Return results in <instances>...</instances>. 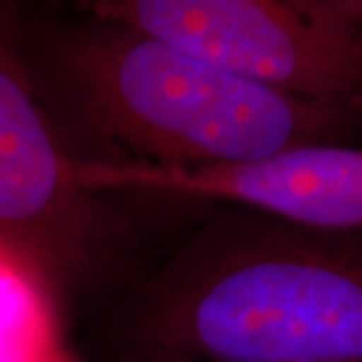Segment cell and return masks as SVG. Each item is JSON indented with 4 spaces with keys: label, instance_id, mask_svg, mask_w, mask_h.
I'll use <instances>...</instances> for the list:
<instances>
[{
    "label": "cell",
    "instance_id": "6",
    "mask_svg": "<svg viewBox=\"0 0 362 362\" xmlns=\"http://www.w3.org/2000/svg\"><path fill=\"white\" fill-rule=\"evenodd\" d=\"M59 306L33 272L0 250V362H81L66 346Z\"/></svg>",
    "mask_w": 362,
    "mask_h": 362
},
{
    "label": "cell",
    "instance_id": "1",
    "mask_svg": "<svg viewBox=\"0 0 362 362\" xmlns=\"http://www.w3.org/2000/svg\"><path fill=\"white\" fill-rule=\"evenodd\" d=\"M145 362H362V232L230 206L143 286Z\"/></svg>",
    "mask_w": 362,
    "mask_h": 362
},
{
    "label": "cell",
    "instance_id": "2",
    "mask_svg": "<svg viewBox=\"0 0 362 362\" xmlns=\"http://www.w3.org/2000/svg\"><path fill=\"white\" fill-rule=\"evenodd\" d=\"M89 16L47 40L49 81L109 163L216 168L362 145V117L238 77L137 28Z\"/></svg>",
    "mask_w": 362,
    "mask_h": 362
},
{
    "label": "cell",
    "instance_id": "5",
    "mask_svg": "<svg viewBox=\"0 0 362 362\" xmlns=\"http://www.w3.org/2000/svg\"><path fill=\"white\" fill-rule=\"evenodd\" d=\"M71 175L90 194L197 197L320 230L362 232V145L300 147L254 163L216 168H151L73 157Z\"/></svg>",
    "mask_w": 362,
    "mask_h": 362
},
{
    "label": "cell",
    "instance_id": "7",
    "mask_svg": "<svg viewBox=\"0 0 362 362\" xmlns=\"http://www.w3.org/2000/svg\"><path fill=\"white\" fill-rule=\"evenodd\" d=\"M344 11L362 26V0H340Z\"/></svg>",
    "mask_w": 362,
    "mask_h": 362
},
{
    "label": "cell",
    "instance_id": "4",
    "mask_svg": "<svg viewBox=\"0 0 362 362\" xmlns=\"http://www.w3.org/2000/svg\"><path fill=\"white\" fill-rule=\"evenodd\" d=\"M81 11L282 95L362 117V26L340 0H93Z\"/></svg>",
    "mask_w": 362,
    "mask_h": 362
},
{
    "label": "cell",
    "instance_id": "3",
    "mask_svg": "<svg viewBox=\"0 0 362 362\" xmlns=\"http://www.w3.org/2000/svg\"><path fill=\"white\" fill-rule=\"evenodd\" d=\"M63 137L25 49L23 11L0 2V250L61 300L111 278L131 223L71 175Z\"/></svg>",
    "mask_w": 362,
    "mask_h": 362
}]
</instances>
